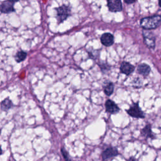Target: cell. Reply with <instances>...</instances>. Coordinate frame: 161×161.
Listing matches in <instances>:
<instances>
[{"mask_svg":"<svg viewBox=\"0 0 161 161\" xmlns=\"http://www.w3.org/2000/svg\"><path fill=\"white\" fill-rule=\"evenodd\" d=\"M118 151L116 147H108L102 152L101 157L103 161H107L111 158L118 156Z\"/></svg>","mask_w":161,"mask_h":161,"instance_id":"cell-5","label":"cell"},{"mask_svg":"<svg viewBox=\"0 0 161 161\" xmlns=\"http://www.w3.org/2000/svg\"><path fill=\"white\" fill-rule=\"evenodd\" d=\"M107 6L111 12H120L123 9L121 0H107Z\"/></svg>","mask_w":161,"mask_h":161,"instance_id":"cell-6","label":"cell"},{"mask_svg":"<svg viewBox=\"0 0 161 161\" xmlns=\"http://www.w3.org/2000/svg\"><path fill=\"white\" fill-rule=\"evenodd\" d=\"M103 90L106 96H110L114 92V84L111 81L104 82L103 85Z\"/></svg>","mask_w":161,"mask_h":161,"instance_id":"cell-13","label":"cell"},{"mask_svg":"<svg viewBox=\"0 0 161 161\" xmlns=\"http://www.w3.org/2000/svg\"><path fill=\"white\" fill-rule=\"evenodd\" d=\"M13 106L12 101L9 99L6 98L1 103V108L3 111H8Z\"/></svg>","mask_w":161,"mask_h":161,"instance_id":"cell-16","label":"cell"},{"mask_svg":"<svg viewBox=\"0 0 161 161\" xmlns=\"http://www.w3.org/2000/svg\"><path fill=\"white\" fill-rule=\"evenodd\" d=\"M8 1H10V2H12V3H16V2H18L19 0H8Z\"/></svg>","mask_w":161,"mask_h":161,"instance_id":"cell-22","label":"cell"},{"mask_svg":"<svg viewBox=\"0 0 161 161\" xmlns=\"http://www.w3.org/2000/svg\"><path fill=\"white\" fill-rule=\"evenodd\" d=\"M101 72L103 74H108L110 70H111V67L109 64H108L106 62H104V61H99L98 63H97Z\"/></svg>","mask_w":161,"mask_h":161,"instance_id":"cell-14","label":"cell"},{"mask_svg":"<svg viewBox=\"0 0 161 161\" xmlns=\"http://www.w3.org/2000/svg\"><path fill=\"white\" fill-rule=\"evenodd\" d=\"M140 26L143 30H154L158 28L161 23V16L155 14L140 19Z\"/></svg>","mask_w":161,"mask_h":161,"instance_id":"cell-1","label":"cell"},{"mask_svg":"<svg viewBox=\"0 0 161 161\" xmlns=\"http://www.w3.org/2000/svg\"><path fill=\"white\" fill-rule=\"evenodd\" d=\"M27 57V53L23 50L17 52L14 56V59L17 62H21L25 60Z\"/></svg>","mask_w":161,"mask_h":161,"instance_id":"cell-15","label":"cell"},{"mask_svg":"<svg viewBox=\"0 0 161 161\" xmlns=\"http://www.w3.org/2000/svg\"><path fill=\"white\" fill-rule=\"evenodd\" d=\"M106 111L109 114H114L119 111V108L118 105L111 99H108L105 102Z\"/></svg>","mask_w":161,"mask_h":161,"instance_id":"cell-8","label":"cell"},{"mask_svg":"<svg viewBox=\"0 0 161 161\" xmlns=\"http://www.w3.org/2000/svg\"><path fill=\"white\" fill-rule=\"evenodd\" d=\"M89 57L92 59H96L99 56V52L97 50H87Z\"/></svg>","mask_w":161,"mask_h":161,"instance_id":"cell-18","label":"cell"},{"mask_svg":"<svg viewBox=\"0 0 161 161\" xmlns=\"http://www.w3.org/2000/svg\"><path fill=\"white\" fill-rule=\"evenodd\" d=\"M124 2L127 4H133L134 3H135L136 1V0H123Z\"/></svg>","mask_w":161,"mask_h":161,"instance_id":"cell-20","label":"cell"},{"mask_svg":"<svg viewBox=\"0 0 161 161\" xmlns=\"http://www.w3.org/2000/svg\"><path fill=\"white\" fill-rule=\"evenodd\" d=\"M150 71H151V68L147 64L143 63L138 65L137 72L140 75H142L143 77H147L149 75Z\"/></svg>","mask_w":161,"mask_h":161,"instance_id":"cell-11","label":"cell"},{"mask_svg":"<svg viewBox=\"0 0 161 161\" xmlns=\"http://www.w3.org/2000/svg\"><path fill=\"white\" fill-rule=\"evenodd\" d=\"M56 11V19L58 24L63 23L71 15V7L65 4H62L55 8Z\"/></svg>","mask_w":161,"mask_h":161,"instance_id":"cell-2","label":"cell"},{"mask_svg":"<svg viewBox=\"0 0 161 161\" xmlns=\"http://www.w3.org/2000/svg\"><path fill=\"white\" fill-rule=\"evenodd\" d=\"M2 152H3V151H2V149H1V148L0 147V155L2 154Z\"/></svg>","mask_w":161,"mask_h":161,"instance_id":"cell-24","label":"cell"},{"mask_svg":"<svg viewBox=\"0 0 161 161\" xmlns=\"http://www.w3.org/2000/svg\"><path fill=\"white\" fill-rule=\"evenodd\" d=\"M15 11L14 3L6 0L0 4V12L4 14H9Z\"/></svg>","mask_w":161,"mask_h":161,"instance_id":"cell-7","label":"cell"},{"mask_svg":"<svg viewBox=\"0 0 161 161\" xmlns=\"http://www.w3.org/2000/svg\"><path fill=\"white\" fill-rule=\"evenodd\" d=\"M143 42L150 49H154L155 47V36L154 34L149 30H143L142 31Z\"/></svg>","mask_w":161,"mask_h":161,"instance_id":"cell-4","label":"cell"},{"mask_svg":"<svg viewBox=\"0 0 161 161\" xmlns=\"http://www.w3.org/2000/svg\"><path fill=\"white\" fill-rule=\"evenodd\" d=\"M101 43L105 47H110L114 43V36L111 33H104L100 38Z\"/></svg>","mask_w":161,"mask_h":161,"instance_id":"cell-10","label":"cell"},{"mask_svg":"<svg viewBox=\"0 0 161 161\" xmlns=\"http://www.w3.org/2000/svg\"><path fill=\"white\" fill-rule=\"evenodd\" d=\"M158 6L161 8V0H158Z\"/></svg>","mask_w":161,"mask_h":161,"instance_id":"cell-23","label":"cell"},{"mask_svg":"<svg viewBox=\"0 0 161 161\" xmlns=\"http://www.w3.org/2000/svg\"><path fill=\"white\" fill-rule=\"evenodd\" d=\"M61 153H62V155L65 161H71V159H70L69 153L64 147H62L61 148Z\"/></svg>","mask_w":161,"mask_h":161,"instance_id":"cell-19","label":"cell"},{"mask_svg":"<svg viewBox=\"0 0 161 161\" xmlns=\"http://www.w3.org/2000/svg\"><path fill=\"white\" fill-rule=\"evenodd\" d=\"M120 72L126 75H130L135 70V66L128 62L123 61L121 62L119 67Z\"/></svg>","mask_w":161,"mask_h":161,"instance_id":"cell-9","label":"cell"},{"mask_svg":"<svg viewBox=\"0 0 161 161\" xmlns=\"http://www.w3.org/2000/svg\"><path fill=\"white\" fill-rule=\"evenodd\" d=\"M141 133L143 136L147 138H151L152 140L156 138V136L152 131V126L150 124H147V125H145L142 129Z\"/></svg>","mask_w":161,"mask_h":161,"instance_id":"cell-12","label":"cell"},{"mask_svg":"<svg viewBox=\"0 0 161 161\" xmlns=\"http://www.w3.org/2000/svg\"><path fill=\"white\" fill-rule=\"evenodd\" d=\"M126 111L129 116L135 118L143 119L145 117L144 112L140 108L138 101L136 103H133V104L130 106V108L128 109H126Z\"/></svg>","mask_w":161,"mask_h":161,"instance_id":"cell-3","label":"cell"},{"mask_svg":"<svg viewBox=\"0 0 161 161\" xmlns=\"http://www.w3.org/2000/svg\"><path fill=\"white\" fill-rule=\"evenodd\" d=\"M132 86L134 88H140L142 86V82L140 79L139 77H136L133 79V80L131 82Z\"/></svg>","mask_w":161,"mask_h":161,"instance_id":"cell-17","label":"cell"},{"mask_svg":"<svg viewBox=\"0 0 161 161\" xmlns=\"http://www.w3.org/2000/svg\"><path fill=\"white\" fill-rule=\"evenodd\" d=\"M127 161H136V158L134 157H130L128 160Z\"/></svg>","mask_w":161,"mask_h":161,"instance_id":"cell-21","label":"cell"}]
</instances>
